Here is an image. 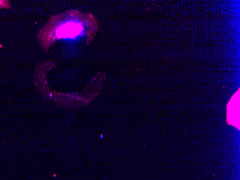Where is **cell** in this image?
I'll return each instance as SVG.
<instances>
[{"label": "cell", "instance_id": "obj_1", "mask_svg": "<svg viewBox=\"0 0 240 180\" xmlns=\"http://www.w3.org/2000/svg\"><path fill=\"white\" fill-rule=\"evenodd\" d=\"M81 24L76 22H67L61 25L56 30L57 37H66V36H76L81 33Z\"/></svg>", "mask_w": 240, "mask_h": 180}]
</instances>
